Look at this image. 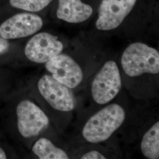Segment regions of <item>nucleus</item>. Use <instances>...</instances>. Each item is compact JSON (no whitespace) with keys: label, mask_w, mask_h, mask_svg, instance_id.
<instances>
[{"label":"nucleus","mask_w":159,"mask_h":159,"mask_svg":"<svg viewBox=\"0 0 159 159\" xmlns=\"http://www.w3.org/2000/svg\"><path fill=\"white\" fill-rule=\"evenodd\" d=\"M2 125L13 142L29 150L39 137L58 133L51 120L28 87L16 89L0 108Z\"/></svg>","instance_id":"1"},{"label":"nucleus","mask_w":159,"mask_h":159,"mask_svg":"<svg viewBox=\"0 0 159 159\" xmlns=\"http://www.w3.org/2000/svg\"><path fill=\"white\" fill-rule=\"evenodd\" d=\"M27 87L44 108L57 132H61L78 107L77 93L46 72L31 80Z\"/></svg>","instance_id":"2"},{"label":"nucleus","mask_w":159,"mask_h":159,"mask_svg":"<svg viewBox=\"0 0 159 159\" xmlns=\"http://www.w3.org/2000/svg\"><path fill=\"white\" fill-rule=\"evenodd\" d=\"M119 68L123 82L128 90L135 86L133 90L134 91L145 80L158 82L159 51L141 42L131 43L121 54Z\"/></svg>","instance_id":"3"},{"label":"nucleus","mask_w":159,"mask_h":159,"mask_svg":"<svg viewBox=\"0 0 159 159\" xmlns=\"http://www.w3.org/2000/svg\"><path fill=\"white\" fill-rule=\"evenodd\" d=\"M128 117L125 106L120 102H112L99 108L81 125L80 143L101 144L108 142L125 125Z\"/></svg>","instance_id":"4"},{"label":"nucleus","mask_w":159,"mask_h":159,"mask_svg":"<svg viewBox=\"0 0 159 159\" xmlns=\"http://www.w3.org/2000/svg\"><path fill=\"white\" fill-rule=\"evenodd\" d=\"M123 84L119 65L113 60H108L97 68L85 86L92 104L100 108L119 95Z\"/></svg>","instance_id":"5"},{"label":"nucleus","mask_w":159,"mask_h":159,"mask_svg":"<svg viewBox=\"0 0 159 159\" xmlns=\"http://www.w3.org/2000/svg\"><path fill=\"white\" fill-rule=\"evenodd\" d=\"M46 73L75 92L85 88L97 66H88L68 54L62 52L44 64Z\"/></svg>","instance_id":"6"},{"label":"nucleus","mask_w":159,"mask_h":159,"mask_svg":"<svg viewBox=\"0 0 159 159\" xmlns=\"http://www.w3.org/2000/svg\"><path fill=\"white\" fill-rule=\"evenodd\" d=\"M64 45L57 35L41 32L28 41L24 49L27 60L34 64H45L62 53Z\"/></svg>","instance_id":"7"},{"label":"nucleus","mask_w":159,"mask_h":159,"mask_svg":"<svg viewBox=\"0 0 159 159\" xmlns=\"http://www.w3.org/2000/svg\"><path fill=\"white\" fill-rule=\"evenodd\" d=\"M137 0H102L96 23L100 31L117 29L135 6Z\"/></svg>","instance_id":"8"},{"label":"nucleus","mask_w":159,"mask_h":159,"mask_svg":"<svg viewBox=\"0 0 159 159\" xmlns=\"http://www.w3.org/2000/svg\"><path fill=\"white\" fill-rule=\"evenodd\" d=\"M43 25L42 18L32 13L18 14L0 25V36L6 40L27 37L38 33Z\"/></svg>","instance_id":"9"},{"label":"nucleus","mask_w":159,"mask_h":159,"mask_svg":"<svg viewBox=\"0 0 159 159\" xmlns=\"http://www.w3.org/2000/svg\"><path fill=\"white\" fill-rule=\"evenodd\" d=\"M56 134H48L41 136L32 144L29 151L36 159H68L71 156L66 150L56 142Z\"/></svg>","instance_id":"10"},{"label":"nucleus","mask_w":159,"mask_h":159,"mask_svg":"<svg viewBox=\"0 0 159 159\" xmlns=\"http://www.w3.org/2000/svg\"><path fill=\"white\" fill-rule=\"evenodd\" d=\"M93 8L81 0H59L57 17L60 20L72 24H79L91 17Z\"/></svg>","instance_id":"11"},{"label":"nucleus","mask_w":159,"mask_h":159,"mask_svg":"<svg viewBox=\"0 0 159 159\" xmlns=\"http://www.w3.org/2000/svg\"><path fill=\"white\" fill-rule=\"evenodd\" d=\"M140 148L148 159H159V122L156 121L143 135Z\"/></svg>","instance_id":"12"},{"label":"nucleus","mask_w":159,"mask_h":159,"mask_svg":"<svg viewBox=\"0 0 159 159\" xmlns=\"http://www.w3.org/2000/svg\"><path fill=\"white\" fill-rule=\"evenodd\" d=\"M52 0H10L13 7L30 12H38L46 8Z\"/></svg>","instance_id":"13"},{"label":"nucleus","mask_w":159,"mask_h":159,"mask_svg":"<svg viewBox=\"0 0 159 159\" xmlns=\"http://www.w3.org/2000/svg\"><path fill=\"white\" fill-rule=\"evenodd\" d=\"M0 66V108L6 98L16 89H12L11 75L10 71Z\"/></svg>","instance_id":"14"},{"label":"nucleus","mask_w":159,"mask_h":159,"mask_svg":"<svg viewBox=\"0 0 159 159\" xmlns=\"http://www.w3.org/2000/svg\"><path fill=\"white\" fill-rule=\"evenodd\" d=\"M91 148H84L80 150L75 158L81 159H104L110 158L108 152L103 148H96V144H89Z\"/></svg>","instance_id":"15"},{"label":"nucleus","mask_w":159,"mask_h":159,"mask_svg":"<svg viewBox=\"0 0 159 159\" xmlns=\"http://www.w3.org/2000/svg\"><path fill=\"white\" fill-rule=\"evenodd\" d=\"M18 156L15 148L0 134V159H16Z\"/></svg>","instance_id":"16"},{"label":"nucleus","mask_w":159,"mask_h":159,"mask_svg":"<svg viewBox=\"0 0 159 159\" xmlns=\"http://www.w3.org/2000/svg\"><path fill=\"white\" fill-rule=\"evenodd\" d=\"M11 44L9 40H6L0 36V58L9 52Z\"/></svg>","instance_id":"17"}]
</instances>
